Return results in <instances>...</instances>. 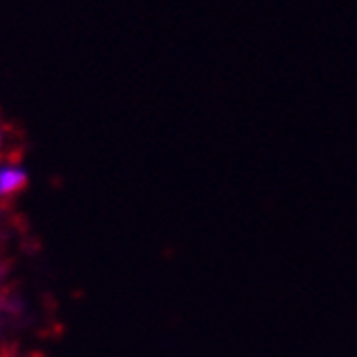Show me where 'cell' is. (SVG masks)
<instances>
[{
	"mask_svg": "<svg viewBox=\"0 0 357 357\" xmlns=\"http://www.w3.org/2000/svg\"><path fill=\"white\" fill-rule=\"evenodd\" d=\"M26 180L29 176L24 172V167H20L15 162L0 165V199H7L20 193L26 186Z\"/></svg>",
	"mask_w": 357,
	"mask_h": 357,
	"instance_id": "cell-1",
	"label": "cell"
}]
</instances>
